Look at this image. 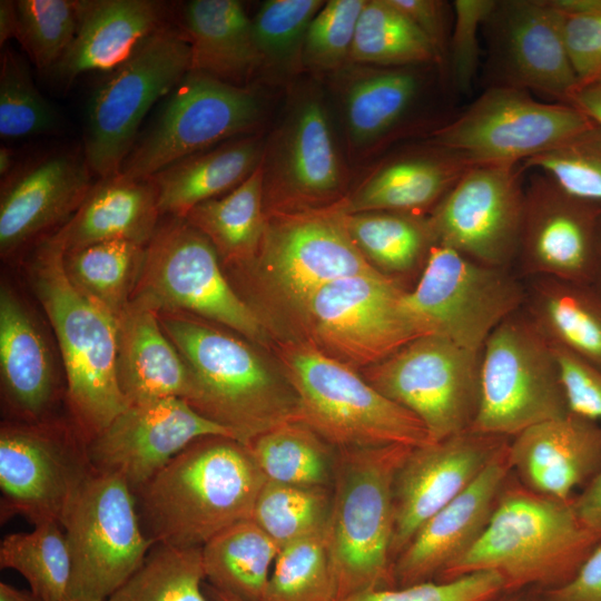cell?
<instances>
[{
  "label": "cell",
  "instance_id": "obj_8",
  "mask_svg": "<svg viewBox=\"0 0 601 601\" xmlns=\"http://www.w3.org/2000/svg\"><path fill=\"white\" fill-rule=\"evenodd\" d=\"M189 71L190 47L185 32L164 24L107 72L87 106L83 149L91 173L101 179L120 173L149 109Z\"/></svg>",
  "mask_w": 601,
  "mask_h": 601
},
{
  "label": "cell",
  "instance_id": "obj_63",
  "mask_svg": "<svg viewBox=\"0 0 601 601\" xmlns=\"http://www.w3.org/2000/svg\"><path fill=\"white\" fill-rule=\"evenodd\" d=\"M12 151L6 147L0 148V174L1 176L7 175L12 166Z\"/></svg>",
  "mask_w": 601,
  "mask_h": 601
},
{
  "label": "cell",
  "instance_id": "obj_25",
  "mask_svg": "<svg viewBox=\"0 0 601 601\" xmlns=\"http://www.w3.org/2000/svg\"><path fill=\"white\" fill-rule=\"evenodd\" d=\"M86 161L69 155L46 157L2 190L0 250L7 257L49 228L68 221L92 185Z\"/></svg>",
  "mask_w": 601,
  "mask_h": 601
},
{
  "label": "cell",
  "instance_id": "obj_43",
  "mask_svg": "<svg viewBox=\"0 0 601 601\" xmlns=\"http://www.w3.org/2000/svg\"><path fill=\"white\" fill-rule=\"evenodd\" d=\"M201 548L154 544L140 566L107 601H209Z\"/></svg>",
  "mask_w": 601,
  "mask_h": 601
},
{
  "label": "cell",
  "instance_id": "obj_56",
  "mask_svg": "<svg viewBox=\"0 0 601 601\" xmlns=\"http://www.w3.org/2000/svg\"><path fill=\"white\" fill-rule=\"evenodd\" d=\"M388 2L417 27L428 39L439 58H442L446 42L443 2L436 0H388Z\"/></svg>",
  "mask_w": 601,
  "mask_h": 601
},
{
  "label": "cell",
  "instance_id": "obj_22",
  "mask_svg": "<svg viewBox=\"0 0 601 601\" xmlns=\"http://www.w3.org/2000/svg\"><path fill=\"white\" fill-rule=\"evenodd\" d=\"M510 441L467 430L411 450L393 486L394 562L418 529L467 489Z\"/></svg>",
  "mask_w": 601,
  "mask_h": 601
},
{
  "label": "cell",
  "instance_id": "obj_30",
  "mask_svg": "<svg viewBox=\"0 0 601 601\" xmlns=\"http://www.w3.org/2000/svg\"><path fill=\"white\" fill-rule=\"evenodd\" d=\"M159 215L157 191L150 178L118 174L92 186L59 231L66 252L110 240L147 246L158 228Z\"/></svg>",
  "mask_w": 601,
  "mask_h": 601
},
{
  "label": "cell",
  "instance_id": "obj_35",
  "mask_svg": "<svg viewBox=\"0 0 601 601\" xmlns=\"http://www.w3.org/2000/svg\"><path fill=\"white\" fill-rule=\"evenodd\" d=\"M263 160L240 185L194 207L184 218L226 263L244 266L257 255L266 229Z\"/></svg>",
  "mask_w": 601,
  "mask_h": 601
},
{
  "label": "cell",
  "instance_id": "obj_32",
  "mask_svg": "<svg viewBox=\"0 0 601 601\" xmlns=\"http://www.w3.org/2000/svg\"><path fill=\"white\" fill-rule=\"evenodd\" d=\"M467 161L433 146L426 154L403 157L372 174L342 204L347 214L395 211L423 215L435 208L455 183L471 168Z\"/></svg>",
  "mask_w": 601,
  "mask_h": 601
},
{
  "label": "cell",
  "instance_id": "obj_12",
  "mask_svg": "<svg viewBox=\"0 0 601 601\" xmlns=\"http://www.w3.org/2000/svg\"><path fill=\"white\" fill-rule=\"evenodd\" d=\"M345 214L342 200L323 208L267 213L259 250L244 267H250L270 298L298 313L322 286L381 272L353 242Z\"/></svg>",
  "mask_w": 601,
  "mask_h": 601
},
{
  "label": "cell",
  "instance_id": "obj_29",
  "mask_svg": "<svg viewBox=\"0 0 601 601\" xmlns=\"http://www.w3.org/2000/svg\"><path fill=\"white\" fill-rule=\"evenodd\" d=\"M116 373L128 405L168 397L187 401L191 393L189 368L157 313L131 302L117 317Z\"/></svg>",
  "mask_w": 601,
  "mask_h": 601
},
{
  "label": "cell",
  "instance_id": "obj_28",
  "mask_svg": "<svg viewBox=\"0 0 601 601\" xmlns=\"http://www.w3.org/2000/svg\"><path fill=\"white\" fill-rule=\"evenodd\" d=\"M0 375L14 421L49 418L56 397L52 357L30 311L7 285L0 290Z\"/></svg>",
  "mask_w": 601,
  "mask_h": 601
},
{
  "label": "cell",
  "instance_id": "obj_62",
  "mask_svg": "<svg viewBox=\"0 0 601 601\" xmlns=\"http://www.w3.org/2000/svg\"><path fill=\"white\" fill-rule=\"evenodd\" d=\"M204 592L209 601H244L231 593L210 585L209 583L204 585Z\"/></svg>",
  "mask_w": 601,
  "mask_h": 601
},
{
  "label": "cell",
  "instance_id": "obj_57",
  "mask_svg": "<svg viewBox=\"0 0 601 601\" xmlns=\"http://www.w3.org/2000/svg\"><path fill=\"white\" fill-rule=\"evenodd\" d=\"M582 524L601 542V473L573 497Z\"/></svg>",
  "mask_w": 601,
  "mask_h": 601
},
{
  "label": "cell",
  "instance_id": "obj_42",
  "mask_svg": "<svg viewBox=\"0 0 601 601\" xmlns=\"http://www.w3.org/2000/svg\"><path fill=\"white\" fill-rule=\"evenodd\" d=\"M0 566L18 571L39 601H68L71 563L60 523L43 522L31 532L6 535Z\"/></svg>",
  "mask_w": 601,
  "mask_h": 601
},
{
  "label": "cell",
  "instance_id": "obj_53",
  "mask_svg": "<svg viewBox=\"0 0 601 601\" xmlns=\"http://www.w3.org/2000/svg\"><path fill=\"white\" fill-rule=\"evenodd\" d=\"M493 0H455L454 27L451 39V61L454 80L460 90H469L475 78L479 62L480 26L494 12Z\"/></svg>",
  "mask_w": 601,
  "mask_h": 601
},
{
  "label": "cell",
  "instance_id": "obj_46",
  "mask_svg": "<svg viewBox=\"0 0 601 601\" xmlns=\"http://www.w3.org/2000/svg\"><path fill=\"white\" fill-rule=\"evenodd\" d=\"M57 114L33 83L30 69L18 53L6 50L0 68V136L16 139L48 134Z\"/></svg>",
  "mask_w": 601,
  "mask_h": 601
},
{
  "label": "cell",
  "instance_id": "obj_16",
  "mask_svg": "<svg viewBox=\"0 0 601 601\" xmlns=\"http://www.w3.org/2000/svg\"><path fill=\"white\" fill-rule=\"evenodd\" d=\"M95 471L76 425L49 418L4 422L0 430L1 519L21 515L33 525L62 520Z\"/></svg>",
  "mask_w": 601,
  "mask_h": 601
},
{
  "label": "cell",
  "instance_id": "obj_21",
  "mask_svg": "<svg viewBox=\"0 0 601 601\" xmlns=\"http://www.w3.org/2000/svg\"><path fill=\"white\" fill-rule=\"evenodd\" d=\"M216 435L234 439L185 400L168 397L128 405L88 441L87 451L96 471L120 474L136 493L190 443Z\"/></svg>",
  "mask_w": 601,
  "mask_h": 601
},
{
  "label": "cell",
  "instance_id": "obj_48",
  "mask_svg": "<svg viewBox=\"0 0 601 601\" xmlns=\"http://www.w3.org/2000/svg\"><path fill=\"white\" fill-rule=\"evenodd\" d=\"M325 4L322 0H268L253 22L263 67H293L300 61L308 27Z\"/></svg>",
  "mask_w": 601,
  "mask_h": 601
},
{
  "label": "cell",
  "instance_id": "obj_36",
  "mask_svg": "<svg viewBox=\"0 0 601 601\" xmlns=\"http://www.w3.org/2000/svg\"><path fill=\"white\" fill-rule=\"evenodd\" d=\"M278 551L253 519L242 520L201 548L206 579L244 601H262Z\"/></svg>",
  "mask_w": 601,
  "mask_h": 601
},
{
  "label": "cell",
  "instance_id": "obj_45",
  "mask_svg": "<svg viewBox=\"0 0 601 601\" xmlns=\"http://www.w3.org/2000/svg\"><path fill=\"white\" fill-rule=\"evenodd\" d=\"M326 530L279 549L262 601H335Z\"/></svg>",
  "mask_w": 601,
  "mask_h": 601
},
{
  "label": "cell",
  "instance_id": "obj_37",
  "mask_svg": "<svg viewBox=\"0 0 601 601\" xmlns=\"http://www.w3.org/2000/svg\"><path fill=\"white\" fill-rule=\"evenodd\" d=\"M347 76L346 125L351 140L357 145L371 144L392 129L413 104L420 87L408 67L362 66Z\"/></svg>",
  "mask_w": 601,
  "mask_h": 601
},
{
  "label": "cell",
  "instance_id": "obj_2",
  "mask_svg": "<svg viewBox=\"0 0 601 601\" xmlns=\"http://www.w3.org/2000/svg\"><path fill=\"white\" fill-rule=\"evenodd\" d=\"M598 543L580 521L573 499L540 494L511 472L481 536L435 581L492 571L504 590L553 589L575 574Z\"/></svg>",
  "mask_w": 601,
  "mask_h": 601
},
{
  "label": "cell",
  "instance_id": "obj_11",
  "mask_svg": "<svg viewBox=\"0 0 601 601\" xmlns=\"http://www.w3.org/2000/svg\"><path fill=\"white\" fill-rule=\"evenodd\" d=\"M71 563L68 601H107L140 566L154 543L128 483L93 471L61 523Z\"/></svg>",
  "mask_w": 601,
  "mask_h": 601
},
{
  "label": "cell",
  "instance_id": "obj_60",
  "mask_svg": "<svg viewBox=\"0 0 601 601\" xmlns=\"http://www.w3.org/2000/svg\"><path fill=\"white\" fill-rule=\"evenodd\" d=\"M484 601H544V589L529 587L518 590H503Z\"/></svg>",
  "mask_w": 601,
  "mask_h": 601
},
{
  "label": "cell",
  "instance_id": "obj_55",
  "mask_svg": "<svg viewBox=\"0 0 601 601\" xmlns=\"http://www.w3.org/2000/svg\"><path fill=\"white\" fill-rule=\"evenodd\" d=\"M544 601H601V542L566 583L544 589Z\"/></svg>",
  "mask_w": 601,
  "mask_h": 601
},
{
  "label": "cell",
  "instance_id": "obj_64",
  "mask_svg": "<svg viewBox=\"0 0 601 601\" xmlns=\"http://www.w3.org/2000/svg\"><path fill=\"white\" fill-rule=\"evenodd\" d=\"M592 285H594L597 289L601 292V242H600V249H599L598 266H597Z\"/></svg>",
  "mask_w": 601,
  "mask_h": 601
},
{
  "label": "cell",
  "instance_id": "obj_7",
  "mask_svg": "<svg viewBox=\"0 0 601 601\" xmlns=\"http://www.w3.org/2000/svg\"><path fill=\"white\" fill-rule=\"evenodd\" d=\"M218 258L205 235L185 218L170 217L145 248L130 302L156 313L195 315L265 342L264 322L228 283Z\"/></svg>",
  "mask_w": 601,
  "mask_h": 601
},
{
  "label": "cell",
  "instance_id": "obj_17",
  "mask_svg": "<svg viewBox=\"0 0 601 601\" xmlns=\"http://www.w3.org/2000/svg\"><path fill=\"white\" fill-rule=\"evenodd\" d=\"M406 290L381 272L344 277L312 294L300 314L314 346L366 368L418 337L404 307Z\"/></svg>",
  "mask_w": 601,
  "mask_h": 601
},
{
  "label": "cell",
  "instance_id": "obj_31",
  "mask_svg": "<svg viewBox=\"0 0 601 601\" xmlns=\"http://www.w3.org/2000/svg\"><path fill=\"white\" fill-rule=\"evenodd\" d=\"M264 151L262 138L250 134L162 168L150 177L160 215L184 218L197 205L233 190L254 173Z\"/></svg>",
  "mask_w": 601,
  "mask_h": 601
},
{
  "label": "cell",
  "instance_id": "obj_19",
  "mask_svg": "<svg viewBox=\"0 0 601 601\" xmlns=\"http://www.w3.org/2000/svg\"><path fill=\"white\" fill-rule=\"evenodd\" d=\"M265 213L315 209L344 197L346 171L317 95L292 105L263 157Z\"/></svg>",
  "mask_w": 601,
  "mask_h": 601
},
{
  "label": "cell",
  "instance_id": "obj_26",
  "mask_svg": "<svg viewBox=\"0 0 601 601\" xmlns=\"http://www.w3.org/2000/svg\"><path fill=\"white\" fill-rule=\"evenodd\" d=\"M501 7L506 85L568 105L579 83L548 0L510 1Z\"/></svg>",
  "mask_w": 601,
  "mask_h": 601
},
{
  "label": "cell",
  "instance_id": "obj_40",
  "mask_svg": "<svg viewBox=\"0 0 601 601\" xmlns=\"http://www.w3.org/2000/svg\"><path fill=\"white\" fill-rule=\"evenodd\" d=\"M145 248L128 240L97 243L66 252L63 266L70 282L117 319L130 302Z\"/></svg>",
  "mask_w": 601,
  "mask_h": 601
},
{
  "label": "cell",
  "instance_id": "obj_10",
  "mask_svg": "<svg viewBox=\"0 0 601 601\" xmlns=\"http://www.w3.org/2000/svg\"><path fill=\"white\" fill-rule=\"evenodd\" d=\"M525 295V284L509 268L436 244L403 302L418 337L435 335L480 352L489 335L523 308Z\"/></svg>",
  "mask_w": 601,
  "mask_h": 601
},
{
  "label": "cell",
  "instance_id": "obj_44",
  "mask_svg": "<svg viewBox=\"0 0 601 601\" xmlns=\"http://www.w3.org/2000/svg\"><path fill=\"white\" fill-rule=\"evenodd\" d=\"M332 487L267 482L256 500L252 519L280 549L326 530Z\"/></svg>",
  "mask_w": 601,
  "mask_h": 601
},
{
  "label": "cell",
  "instance_id": "obj_47",
  "mask_svg": "<svg viewBox=\"0 0 601 601\" xmlns=\"http://www.w3.org/2000/svg\"><path fill=\"white\" fill-rule=\"evenodd\" d=\"M16 9V39L39 70L50 71L76 36L77 1L18 0Z\"/></svg>",
  "mask_w": 601,
  "mask_h": 601
},
{
  "label": "cell",
  "instance_id": "obj_49",
  "mask_svg": "<svg viewBox=\"0 0 601 601\" xmlns=\"http://www.w3.org/2000/svg\"><path fill=\"white\" fill-rule=\"evenodd\" d=\"M551 177L572 195L601 203V127L589 128L564 144L522 162Z\"/></svg>",
  "mask_w": 601,
  "mask_h": 601
},
{
  "label": "cell",
  "instance_id": "obj_52",
  "mask_svg": "<svg viewBox=\"0 0 601 601\" xmlns=\"http://www.w3.org/2000/svg\"><path fill=\"white\" fill-rule=\"evenodd\" d=\"M503 590L499 574L480 571L449 581L368 590L335 601H484Z\"/></svg>",
  "mask_w": 601,
  "mask_h": 601
},
{
  "label": "cell",
  "instance_id": "obj_9",
  "mask_svg": "<svg viewBox=\"0 0 601 601\" xmlns=\"http://www.w3.org/2000/svg\"><path fill=\"white\" fill-rule=\"evenodd\" d=\"M569 412L554 351L521 308L481 349L480 403L470 430L512 439Z\"/></svg>",
  "mask_w": 601,
  "mask_h": 601
},
{
  "label": "cell",
  "instance_id": "obj_50",
  "mask_svg": "<svg viewBox=\"0 0 601 601\" xmlns=\"http://www.w3.org/2000/svg\"><path fill=\"white\" fill-rule=\"evenodd\" d=\"M366 0H331L312 20L303 45L300 62L327 71L348 62L357 22Z\"/></svg>",
  "mask_w": 601,
  "mask_h": 601
},
{
  "label": "cell",
  "instance_id": "obj_27",
  "mask_svg": "<svg viewBox=\"0 0 601 601\" xmlns=\"http://www.w3.org/2000/svg\"><path fill=\"white\" fill-rule=\"evenodd\" d=\"M77 12L76 36L49 71L65 86L85 72L114 70L165 24L162 4L151 0H80Z\"/></svg>",
  "mask_w": 601,
  "mask_h": 601
},
{
  "label": "cell",
  "instance_id": "obj_38",
  "mask_svg": "<svg viewBox=\"0 0 601 601\" xmlns=\"http://www.w3.org/2000/svg\"><path fill=\"white\" fill-rule=\"evenodd\" d=\"M345 225L370 263L397 283L398 276L422 273L431 248L436 245L428 217L423 215L346 213Z\"/></svg>",
  "mask_w": 601,
  "mask_h": 601
},
{
  "label": "cell",
  "instance_id": "obj_54",
  "mask_svg": "<svg viewBox=\"0 0 601 601\" xmlns=\"http://www.w3.org/2000/svg\"><path fill=\"white\" fill-rule=\"evenodd\" d=\"M552 348L569 411L601 423V370L561 348Z\"/></svg>",
  "mask_w": 601,
  "mask_h": 601
},
{
  "label": "cell",
  "instance_id": "obj_6",
  "mask_svg": "<svg viewBox=\"0 0 601 601\" xmlns=\"http://www.w3.org/2000/svg\"><path fill=\"white\" fill-rule=\"evenodd\" d=\"M299 422L336 451L434 442L418 417L374 388L355 368L308 343L279 349Z\"/></svg>",
  "mask_w": 601,
  "mask_h": 601
},
{
  "label": "cell",
  "instance_id": "obj_15",
  "mask_svg": "<svg viewBox=\"0 0 601 601\" xmlns=\"http://www.w3.org/2000/svg\"><path fill=\"white\" fill-rule=\"evenodd\" d=\"M480 374L481 351L428 335L366 367L364 378L418 417L435 442L472 427L480 403Z\"/></svg>",
  "mask_w": 601,
  "mask_h": 601
},
{
  "label": "cell",
  "instance_id": "obj_4",
  "mask_svg": "<svg viewBox=\"0 0 601 601\" xmlns=\"http://www.w3.org/2000/svg\"><path fill=\"white\" fill-rule=\"evenodd\" d=\"M65 253L58 230L38 246L29 277L58 341L73 424L88 443L128 403L117 382V319L70 282Z\"/></svg>",
  "mask_w": 601,
  "mask_h": 601
},
{
  "label": "cell",
  "instance_id": "obj_23",
  "mask_svg": "<svg viewBox=\"0 0 601 601\" xmlns=\"http://www.w3.org/2000/svg\"><path fill=\"white\" fill-rule=\"evenodd\" d=\"M509 444L467 489L418 529L394 562L395 587L435 581L477 541L512 472Z\"/></svg>",
  "mask_w": 601,
  "mask_h": 601
},
{
  "label": "cell",
  "instance_id": "obj_1",
  "mask_svg": "<svg viewBox=\"0 0 601 601\" xmlns=\"http://www.w3.org/2000/svg\"><path fill=\"white\" fill-rule=\"evenodd\" d=\"M265 483L248 445L216 435L190 443L134 495L154 544L203 548L224 529L252 519Z\"/></svg>",
  "mask_w": 601,
  "mask_h": 601
},
{
  "label": "cell",
  "instance_id": "obj_34",
  "mask_svg": "<svg viewBox=\"0 0 601 601\" xmlns=\"http://www.w3.org/2000/svg\"><path fill=\"white\" fill-rule=\"evenodd\" d=\"M523 309L548 342L601 370V292L548 277L525 284Z\"/></svg>",
  "mask_w": 601,
  "mask_h": 601
},
{
  "label": "cell",
  "instance_id": "obj_20",
  "mask_svg": "<svg viewBox=\"0 0 601 601\" xmlns=\"http://www.w3.org/2000/svg\"><path fill=\"white\" fill-rule=\"evenodd\" d=\"M601 242V203L570 194L543 173L524 188L515 263L530 278L592 284Z\"/></svg>",
  "mask_w": 601,
  "mask_h": 601
},
{
  "label": "cell",
  "instance_id": "obj_51",
  "mask_svg": "<svg viewBox=\"0 0 601 601\" xmlns=\"http://www.w3.org/2000/svg\"><path fill=\"white\" fill-rule=\"evenodd\" d=\"M548 2L558 22L578 83L601 80V0Z\"/></svg>",
  "mask_w": 601,
  "mask_h": 601
},
{
  "label": "cell",
  "instance_id": "obj_3",
  "mask_svg": "<svg viewBox=\"0 0 601 601\" xmlns=\"http://www.w3.org/2000/svg\"><path fill=\"white\" fill-rule=\"evenodd\" d=\"M191 375L186 401L195 411L249 445L260 434L296 422L297 397L282 373L277 374L244 341L183 312L157 313Z\"/></svg>",
  "mask_w": 601,
  "mask_h": 601
},
{
  "label": "cell",
  "instance_id": "obj_5",
  "mask_svg": "<svg viewBox=\"0 0 601 601\" xmlns=\"http://www.w3.org/2000/svg\"><path fill=\"white\" fill-rule=\"evenodd\" d=\"M413 447L336 451L326 543L336 600L395 588L393 486Z\"/></svg>",
  "mask_w": 601,
  "mask_h": 601
},
{
  "label": "cell",
  "instance_id": "obj_18",
  "mask_svg": "<svg viewBox=\"0 0 601 601\" xmlns=\"http://www.w3.org/2000/svg\"><path fill=\"white\" fill-rule=\"evenodd\" d=\"M519 164L474 165L428 216L437 245L483 265L515 264L524 206Z\"/></svg>",
  "mask_w": 601,
  "mask_h": 601
},
{
  "label": "cell",
  "instance_id": "obj_33",
  "mask_svg": "<svg viewBox=\"0 0 601 601\" xmlns=\"http://www.w3.org/2000/svg\"><path fill=\"white\" fill-rule=\"evenodd\" d=\"M190 71L244 86L260 67L252 19L236 0H193L184 11Z\"/></svg>",
  "mask_w": 601,
  "mask_h": 601
},
{
  "label": "cell",
  "instance_id": "obj_59",
  "mask_svg": "<svg viewBox=\"0 0 601 601\" xmlns=\"http://www.w3.org/2000/svg\"><path fill=\"white\" fill-rule=\"evenodd\" d=\"M17 9L16 1H0V46L3 47L11 38L17 37Z\"/></svg>",
  "mask_w": 601,
  "mask_h": 601
},
{
  "label": "cell",
  "instance_id": "obj_58",
  "mask_svg": "<svg viewBox=\"0 0 601 601\" xmlns=\"http://www.w3.org/2000/svg\"><path fill=\"white\" fill-rule=\"evenodd\" d=\"M568 105L601 127V80L579 85L570 96Z\"/></svg>",
  "mask_w": 601,
  "mask_h": 601
},
{
  "label": "cell",
  "instance_id": "obj_39",
  "mask_svg": "<svg viewBox=\"0 0 601 601\" xmlns=\"http://www.w3.org/2000/svg\"><path fill=\"white\" fill-rule=\"evenodd\" d=\"M267 482L332 487L336 450L308 426L287 422L249 445Z\"/></svg>",
  "mask_w": 601,
  "mask_h": 601
},
{
  "label": "cell",
  "instance_id": "obj_61",
  "mask_svg": "<svg viewBox=\"0 0 601 601\" xmlns=\"http://www.w3.org/2000/svg\"><path fill=\"white\" fill-rule=\"evenodd\" d=\"M0 601H39V600L31 591L20 590L6 582H1L0 583Z\"/></svg>",
  "mask_w": 601,
  "mask_h": 601
},
{
  "label": "cell",
  "instance_id": "obj_41",
  "mask_svg": "<svg viewBox=\"0 0 601 601\" xmlns=\"http://www.w3.org/2000/svg\"><path fill=\"white\" fill-rule=\"evenodd\" d=\"M440 59L428 39L388 0H366L349 63L404 68Z\"/></svg>",
  "mask_w": 601,
  "mask_h": 601
},
{
  "label": "cell",
  "instance_id": "obj_24",
  "mask_svg": "<svg viewBox=\"0 0 601 601\" xmlns=\"http://www.w3.org/2000/svg\"><path fill=\"white\" fill-rule=\"evenodd\" d=\"M508 454L523 485L570 501L601 473V423L569 412L512 437Z\"/></svg>",
  "mask_w": 601,
  "mask_h": 601
},
{
  "label": "cell",
  "instance_id": "obj_13",
  "mask_svg": "<svg viewBox=\"0 0 601 601\" xmlns=\"http://www.w3.org/2000/svg\"><path fill=\"white\" fill-rule=\"evenodd\" d=\"M263 116L264 105L255 89L189 71L137 139L119 174L150 178L179 159L255 134Z\"/></svg>",
  "mask_w": 601,
  "mask_h": 601
},
{
  "label": "cell",
  "instance_id": "obj_14",
  "mask_svg": "<svg viewBox=\"0 0 601 601\" xmlns=\"http://www.w3.org/2000/svg\"><path fill=\"white\" fill-rule=\"evenodd\" d=\"M592 124L570 105L542 102L525 89L499 85L435 130L430 141L472 166L516 165L564 144Z\"/></svg>",
  "mask_w": 601,
  "mask_h": 601
}]
</instances>
